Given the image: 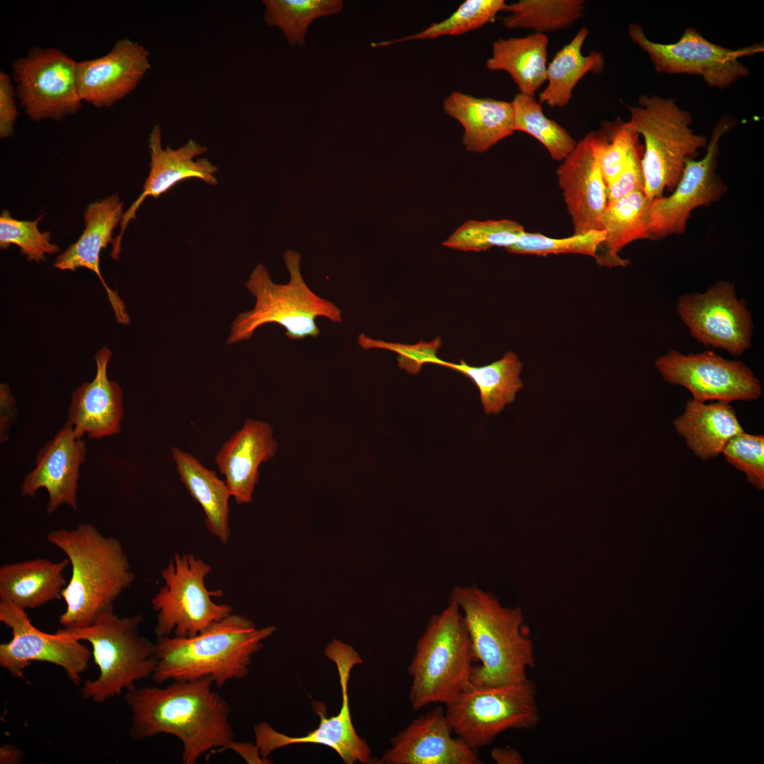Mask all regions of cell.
Masks as SVG:
<instances>
[{"mask_svg": "<svg viewBox=\"0 0 764 764\" xmlns=\"http://www.w3.org/2000/svg\"><path fill=\"white\" fill-rule=\"evenodd\" d=\"M357 342L364 349L378 348L397 353L399 367L412 374L420 372L422 366L425 364L440 365L442 361V359L436 355L441 345L440 337L428 342L421 340L415 345H405L371 339L364 333H361L358 337Z\"/></svg>", "mask_w": 764, "mask_h": 764, "instance_id": "cell-42", "label": "cell"}, {"mask_svg": "<svg viewBox=\"0 0 764 764\" xmlns=\"http://www.w3.org/2000/svg\"><path fill=\"white\" fill-rule=\"evenodd\" d=\"M264 20L279 28L291 46L303 45L308 27L317 18L340 13L342 0H264Z\"/></svg>", "mask_w": 764, "mask_h": 764, "instance_id": "cell-35", "label": "cell"}, {"mask_svg": "<svg viewBox=\"0 0 764 764\" xmlns=\"http://www.w3.org/2000/svg\"><path fill=\"white\" fill-rule=\"evenodd\" d=\"M654 364L664 381L685 387L698 402L750 401L762 395L760 381L745 364L712 351L683 354L670 350Z\"/></svg>", "mask_w": 764, "mask_h": 764, "instance_id": "cell-15", "label": "cell"}, {"mask_svg": "<svg viewBox=\"0 0 764 764\" xmlns=\"http://www.w3.org/2000/svg\"><path fill=\"white\" fill-rule=\"evenodd\" d=\"M650 202L644 191L639 190L608 203L601 221L606 237L595 258L598 265L625 267L629 262L619 256L620 250L632 241L649 239L647 209Z\"/></svg>", "mask_w": 764, "mask_h": 764, "instance_id": "cell-31", "label": "cell"}, {"mask_svg": "<svg viewBox=\"0 0 764 764\" xmlns=\"http://www.w3.org/2000/svg\"><path fill=\"white\" fill-rule=\"evenodd\" d=\"M16 416L17 411L15 400L12 398L8 387L1 384L0 414V438L1 443L7 440L8 431L16 419Z\"/></svg>", "mask_w": 764, "mask_h": 764, "instance_id": "cell-45", "label": "cell"}, {"mask_svg": "<svg viewBox=\"0 0 764 764\" xmlns=\"http://www.w3.org/2000/svg\"><path fill=\"white\" fill-rule=\"evenodd\" d=\"M524 231L521 224L509 219L469 220L458 228L442 245L462 251H482L492 247L506 249L514 244Z\"/></svg>", "mask_w": 764, "mask_h": 764, "instance_id": "cell-38", "label": "cell"}, {"mask_svg": "<svg viewBox=\"0 0 764 764\" xmlns=\"http://www.w3.org/2000/svg\"><path fill=\"white\" fill-rule=\"evenodd\" d=\"M643 153L644 146L639 144L632 151L626 165L616 179L607 187L608 203L633 192L643 190Z\"/></svg>", "mask_w": 764, "mask_h": 764, "instance_id": "cell-43", "label": "cell"}, {"mask_svg": "<svg viewBox=\"0 0 764 764\" xmlns=\"http://www.w3.org/2000/svg\"><path fill=\"white\" fill-rule=\"evenodd\" d=\"M212 678L173 681L164 688L143 686L128 691L129 735L142 741L170 734L183 746L182 761L195 764L204 754L228 750L235 741L230 705L212 688Z\"/></svg>", "mask_w": 764, "mask_h": 764, "instance_id": "cell-1", "label": "cell"}, {"mask_svg": "<svg viewBox=\"0 0 764 764\" xmlns=\"http://www.w3.org/2000/svg\"><path fill=\"white\" fill-rule=\"evenodd\" d=\"M228 750L235 751L248 763H270V760L261 757L255 743H240L234 741Z\"/></svg>", "mask_w": 764, "mask_h": 764, "instance_id": "cell-46", "label": "cell"}, {"mask_svg": "<svg viewBox=\"0 0 764 764\" xmlns=\"http://www.w3.org/2000/svg\"><path fill=\"white\" fill-rule=\"evenodd\" d=\"M507 6L504 0H466L447 18L434 23L424 30L398 39L371 42L372 47L415 40L434 39L444 35H459L477 30L492 22Z\"/></svg>", "mask_w": 764, "mask_h": 764, "instance_id": "cell-37", "label": "cell"}, {"mask_svg": "<svg viewBox=\"0 0 764 764\" xmlns=\"http://www.w3.org/2000/svg\"><path fill=\"white\" fill-rule=\"evenodd\" d=\"M445 705L453 732L475 750L507 730L534 728L540 717L536 688L528 678L494 687L470 684Z\"/></svg>", "mask_w": 764, "mask_h": 764, "instance_id": "cell-9", "label": "cell"}, {"mask_svg": "<svg viewBox=\"0 0 764 764\" xmlns=\"http://www.w3.org/2000/svg\"><path fill=\"white\" fill-rule=\"evenodd\" d=\"M604 231H592L564 238H553L538 233L524 231L516 241L507 248L511 253L547 256L550 254L575 253L596 258L597 251L604 241Z\"/></svg>", "mask_w": 764, "mask_h": 764, "instance_id": "cell-39", "label": "cell"}, {"mask_svg": "<svg viewBox=\"0 0 764 764\" xmlns=\"http://www.w3.org/2000/svg\"><path fill=\"white\" fill-rule=\"evenodd\" d=\"M585 9L583 0H520L507 4L502 18L509 29L526 28L545 34L566 29L579 21Z\"/></svg>", "mask_w": 764, "mask_h": 764, "instance_id": "cell-34", "label": "cell"}, {"mask_svg": "<svg viewBox=\"0 0 764 764\" xmlns=\"http://www.w3.org/2000/svg\"><path fill=\"white\" fill-rule=\"evenodd\" d=\"M141 615L120 617L110 609L91 625L62 628L56 632L89 642L99 675L86 681L83 699L103 704L123 690L136 688V682L152 676L157 664L156 644L141 635Z\"/></svg>", "mask_w": 764, "mask_h": 764, "instance_id": "cell-7", "label": "cell"}, {"mask_svg": "<svg viewBox=\"0 0 764 764\" xmlns=\"http://www.w3.org/2000/svg\"><path fill=\"white\" fill-rule=\"evenodd\" d=\"M0 621L12 632L11 639L0 644V666L13 677L23 678L33 661L48 662L62 667L71 682L79 685L92 655L81 641L40 631L25 610L8 603L0 601Z\"/></svg>", "mask_w": 764, "mask_h": 764, "instance_id": "cell-17", "label": "cell"}, {"mask_svg": "<svg viewBox=\"0 0 764 764\" xmlns=\"http://www.w3.org/2000/svg\"><path fill=\"white\" fill-rule=\"evenodd\" d=\"M736 124L732 116L721 117L712 131L705 155L699 160L687 161L669 196L651 200L647 209L649 239L683 233L693 209L716 202L726 193L727 187L717 173L719 142Z\"/></svg>", "mask_w": 764, "mask_h": 764, "instance_id": "cell-14", "label": "cell"}, {"mask_svg": "<svg viewBox=\"0 0 764 764\" xmlns=\"http://www.w3.org/2000/svg\"><path fill=\"white\" fill-rule=\"evenodd\" d=\"M627 108L644 140L643 191L649 200L660 198L665 190H674L687 161L695 159L708 139L694 132L690 112L673 98L642 95L637 105Z\"/></svg>", "mask_w": 764, "mask_h": 764, "instance_id": "cell-8", "label": "cell"}, {"mask_svg": "<svg viewBox=\"0 0 764 764\" xmlns=\"http://www.w3.org/2000/svg\"><path fill=\"white\" fill-rule=\"evenodd\" d=\"M123 203L117 193L96 201L83 214L85 229L78 241L59 255L54 267L61 270L75 271L84 267L93 272L105 289L117 323L129 324L130 318L125 303L117 291L106 284L100 270V253L113 242L112 232L123 216Z\"/></svg>", "mask_w": 764, "mask_h": 764, "instance_id": "cell-25", "label": "cell"}, {"mask_svg": "<svg viewBox=\"0 0 764 764\" xmlns=\"http://www.w3.org/2000/svg\"><path fill=\"white\" fill-rule=\"evenodd\" d=\"M150 151V171L143 185L141 195L124 213L118 236L112 242L111 257L119 259L122 236L132 219H136V212L147 197L158 198L179 182L198 178L216 185L218 180L214 174L218 168L205 158L194 160L195 156L204 154L207 149L190 139L183 146L173 149L170 146L162 147L161 132L158 125H154L149 137Z\"/></svg>", "mask_w": 764, "mask_h": 764, "instance_id": "cell-21", "label": "cell"}, {"mask_svg": "<svg viewBox=\"0 0 764 764\" xmlns=\"http://www.w3.org/2000/svg\"><path fill=\"white\" fill-rule=\"evenodd\" d=\"M47 540L62 550L71 565V576L62 592L65 611L59 618L64 628L92 625L135 580L120 540L103 536L93 525L52 530Z\"/></svg>", "mask_w": 764, "mask_h": 764, "instance_id": "cell-2", "label": "cell"}, {"mask_svg": "<svg viewBox=\"0 0 764 764\" xmlns=\"http://www.w3.org/2000/svg\"><path fill=\"white\" fill-rule=\"evenodd\" d=\"M171 455L181 482L204 512L207 528L226 545L231 536L229 499L231 497L226 482L196 457L178 447L171 448Z\"/></svg>", "mask_w": 764, "mask_h": 764, "instance_id": "cell-29", "label": "cell"}, {"mask_svg": "<svg viewBox=\"0 0 764 764\" xmlns=\"http://www.w3.org/2000/svg\"><path fill=\"white\" fill-rule=\"evenodd\" d=\"M673 424L702 461L718 456L732 437L744 432L732 406L723 401L705 404L688 400L684 413Z\"/></svg>", "mask_w": 764, "mask_h": 764, "instance_id": "cell-28", "label": "cell"}, {"mask_svg": "<svg viewBox=\"0 0 764 764\" xmlns=\"http://www.w3.org/2000/svg\"><path fill=\"white\" fill-rule=\"evenodd\" d=\"M546 34L499 38L486 60V68L508 73L522 94L534 96L546 81L548 46Z\"/></svg>", "mask_w": 764, "mask_h": 764, "instance_id": "cell-30", "label": "cell"}, {"mask_svg": "<svg viewBox=\"0 0 764 764\" xmlns=\"http://www.w3.org/2000/svg\"><path fill=\"white\" fill-rule=\"evenodd\" d=\"M441 366L456 371L470 378L478 388L481 403L486 414L497 415L514 401L523 387L520 378L523 364L512 351L488 365L473 366L461 360L459 364L444 361Z\"/></svg>", "mask_w": 764, "mask_h": 764, "instance_id": "cell-33", "label": "cell"}, {"mask_svg": "<svg viewBox=\"0 0 764 764\" xmlns=\"http://www.w3.org/2000/svg\"><path fill=\"white\" fill-rule=\"evenodd\" d=\"M16 92L10 76L0 71V137L1 139L13 134L14 127L18 116L16 104Z\"/></svg>", "mask_w": 764, "mask_h": 764, "instance_id": "cell-44", "label": "cell"}, {"mask_svg": "<svg viewBox=\"0 0 764 764\" xmlns=\"http://www.w3.org/2000/svg\"><path fill=\"white\" fill-rule=\"evenodd\" d=\"M475 662L471 640L458 606L450 601L432 616L419 638L408 667L409 699L417 711L432 703L446 704L470 684Z\"/></svg>", "mask_w": 764, "mask_h": 764, "instance_id": "cell-6", "label": "cell"}, {"mask_svg": "<svg viewBox=\"0 0 764 764\" xmlns=\"http://www.w3.org/2000/svg\"><path fill=\"white\" fill-rule=\"evenodd\" d=\"M325 655L337 668L342 691V705L338 714L327 717L326 705L320 701L312 702L313 712L320 717L318 727L302 736H291L276 731L266 722L254 727L255 744L261 757L280 748L296 743H316L328 746L336 751L346 764L357 762L375 763L366 740L360 737L352 724L347 685L352 668L362 662L358 652L350 645L334 639L325 649Z\"/></svg>", "mask_w": 764, "mask_h": 764, "instance_id": "cell-12", "label": "cell"}, {"mask_svg": "<svg viewBox=\"0 0 764 764\" xmlns=\"http://www.w3.org/2000/svg\"><path fill=\"white\" fill-rule=\"evenodd\" d=\"M276 630L257 629L246 617L231 613L192 637H158L152 679L161 684L209 677L221 688L248 675L253 656Z\"/></svg>", "mask_w": 764, "mask_h": 764, "instance_id": "cell-3", "label": "cell"}, {"mask_svg": "<svg viewBox=\"0 0 764 764\" xmlns=\"http://www.w3.org/2000/svg\"><path fill=\"white\" fill-rule=\"evenodd\" d=\"M86 456L85 442L76 437L73 427L66 422L39 451L35 468L21 484V494L33 497L38 490L45 488L49 494L47 514L63 504L76 511L79 467Z\"/></svg>", "mask_w": 764, "mask_h": 764, "instance_id": "cell-22", "label": "cell"}, {"mask_svg": "<svg viewBox=\"0 0 764 764\" xmlns=\"http://www.w3.org/2000/svg\"><path fill=\"white\" fill-rule=\"evenodd\" d=\"M69 563V559L37 558L1 566L0 601L26 610L59 598L67 584L63 572Z\"/></svg>", "mask_w": 764, "mask_h": 764, "instance_id": "cell-27", "label": "cell"}, {"mask_svg": "<svg viewBox=\"0 0 764 764\" xmlns=\"http://www.w3.org/2000/svg\"><path fill=\"white\" fill-rule=\"evenodd\" d=\"M677 311L690 335L705 346L741 355L751 347L753 323L732 282L719 281L704 293L682 295Z\"/></svg>", "mask_w": 764, "mask_h": 764, "instance_id": "cell-16", "label": "cell"}, {"mask_svg": "<svg viewBox=\"0 0 764 764\" xmlns=\"http://www.w3.org/2000/svg\"><path fill=\"white\" fill-rule=\"evenodd\" d=\"M150 68L145 47L127 37L118 40L105 55L77 62L81 98L97 108L110 107L132 93Z\"/></svg>", "mask_w": 764, "mask_h": 764, "instance_id": "cell-19", "label": "cell"}, {"mask_svg": "<svg viewBox=\"0 0 764 764\" xmlns=\"http://www.w3.org/2000/svg\"><path fill=\"white\" fill-rule=\"evenodd\" d=\"M290 280L286 284L274 283L268 270L258 264L245 286L255 296L253 309L238 314L233 320L227 344L250 339L255 330L267 323H277L286 330L290 340L317 337L320 330L316 323L325 317L332 323L342 322L341 310L332 301L311 291L300 271V255L287 250L284 255Z\"/></svg>", "mask_w": 764, "mask_h": 764, "instance_id": "cell-5", "label": "cell"}, {"mask_svg": "<svg viewBox=\"0 0 764 764\" xmlns=\"http://www.w3.org/2000/svg\"><path fill=\"white\" fill-rule=\"evenodd\" d=\"M628 35L649 57L657 73L697 75L710 87L727 88L747 77L743 57L763 52V43L733 50L707 40L693 27H687L679 40L664 44L651 40L638 23L628 25Z\"/></svg>", "mask_w": 764, "mask_h": 764, "instance_id": "cell-11", "label": "cell"}, {"mask_svg": "<svg viewBox=\"0 0 764 764\" xmlns=\"http://www.w3.org/2000/svg\"><path fill=\"white\" fill-rule=\"evenodd\" d=\"M449 600L461 610L475 661L480 662L473 667L470 684L494 687L528 679L535 654L521 608L502 606L492 594L475 585L454 587Z\"/></svg>", "mask_w": 764, "mask_h": 764, "instance_id": "cell-4", "label": "cell"}, {"mask_svg": "<svg viewBox=\"0 0 764 764\" xmlns=\"http://www.w3.org/2000/svg\"><path fill=\"white\" fill-rule=\"evenodd\" d=\"M602 141L601 128L588 133L556 171L574 235L603 231L601 221L608 197L600 165Z\"/></svg>", "mask_w": 764, "mask_h": 764, "instance_id": "cell-18", "label": "cell"}, {"mask_svg": "<svg viewBox=\"0 0 764 764\" xmlns=\"http://www.w3.org/2000/svg\"><path fill=\"white\" fill-rule=\"evenodd\" d=\"M445 710L438 706L413 719L390 739L378 764H480L477 750L452 736Z\"/></svg>", "mask_w": 764, "mask_h": 764, "instance_id": "cell-20", "label": "cell"}, {"mask_svg": "<svg viewBox=\"0 0 764 764\" xmlns=\"http://www.w3.org/2000/svg\"><path fill=\"white\" fill-rule=\"evenodd\" d=\"M41 215L35 221H21L11 217L7 210L0 216V247L8 248L11 244L18 245L28 260L39 262L45 260V254H54L59 250L57 245L50 243V233H41L38 223Z\"/></svg>", "mask_w": 764, "mask_h": 764, "instance_id": "cell-40", "label": "cell"}, {"mask_svg": "<svg viewBox=\"0 0 764 764\" xmlns=\"http://www.w3.org/2000/svg\"><path fill=\"white\" fill-rule=\"evenodd\" d=\"M443 110L462 125L463 144L470 152L482 153L514 132L511 102L453 91Z\"/></svg>", "mask_w": 764, "mask_h": 764, "instance_id": "cell-26", "label": "cell"}, {"mask_svg": "<svg viewBox=\"0 0 764 764\" xmlns=\"http://www.w3.org/2000/svg\"><path fill=\"white\" fill-rule=\"evenodd\" d=\"M211 571L204 560L187 553L175 554L161 569L163 585L151 599L157 637H192L232 613L231 606L212 599L221 592L207 588Z\"/></svg>", "mask_w": 764, "mask_h": 764, "instance_id": "cell-10", "label": "cell"}, {"mask_svg": "<svg viewBox=\"0 0 764 764\" xmlns=\"http://www.w3.org/2000/svg\"><path fill=\"white\" fill-rule=\"evenodd\" d=\"M77 62L54 47H30L12 64L16 92L26 115L59 121L81 108Z\"/></svg>", "mask_w": 764, "mask_h": 764, "instance_id": "cell-13", "label": "cell"}, {"mask_svg": "<svg viewBox=\"0 0 764 764\" xmlns=\"http://www.w3.org/2000/svg\"><path fill=\"white\" fill-rule=\"evenodd\" d=\"M277 448L270 424L246 419L219 450L214 461L236 504L251 502L259 482V467L273 458Z\"/></svg>", "mask_w": 764, "mask_h": 764, "instance_id": "cell-23", "label": "cell"}, {"mask_svg": "<svg viewBox=\"0 0 764 764\" xmlns=\"http://www.w3.org/2000/svg\"><path fill=\"white\" fill-rule=\"evenodd\" d=\"M726 461L745 473L755 487L764 485V436L744 432L735 435L722 452Z\"/></svg>", "mask_w": 764, "mask_h": 764, "instance_id": "cell-41", "label": "cell"}, {"mask_svg": "<svg viewBox=\"0 0 764 764\" xmlns=\"http://www.w3.org/2000/svg\"><path fill=\"white\" fill-rule=\"evenodd\" d=\"M514 130L527 133L537 139L555 161H562L574 148L577 141L556 121L543 113L534 96L517 93L511 101Z\"/></svg>", "mask_w": 764, "mask_h": 764, "instance_id": "cell-36", "label": "cell"}, {"mask_svg": "<svg viewBox=\"0 0 764 764\" xmlns=\"http://www.w3.org/2000/svg\"><path fill=\"white\" fill-rule=\"evenodd\" d=\"M589 30L581 27L574 37L562 47L548 64L547 86L538 95V102L550 108H563L569 103L579 81L588 73L601 74L604 69V57L592 51L588 55L581 50Z\"/></svg>", "mask_w": 764, "mask_h": 764, "instance_id": "cell-32", "label": "cell"}, {"mask_svg": "<svg viewBox=\"0 0 764 764\" xmlns=\"http://www.w3.org/2000/svg\"><path fill=\"white\" fill-rule=\"evenodd\" d=\"M111 352L104 346L94 356L96 374L90 383L81 385L72 394L68 422L78 439L88 434L99 439L120 432L124 410L122 390L107 374Z\"/></svg>", "mask_w": 764, "mask_h": 764, "instance_id": "cell-24", "label": "cell"}, {"mask_svg": "<svg viewBox=\"0 0 764 764\" xmlns=\"http://www.w3.org/2000/svg\"><path fill=\"white\" fill-rule=\"evenodd\" d=\"M491 758L497 764H521L523 763V759L519 752L509 746L492 748Z\"/></svg>", "mask_w": 764, "mask_h": 764, "instance_id": "cell-47", "label": "cell"}, {"mask_svg": "<svg viewBox=\"0 0 764 764\" xmlns=\"http://www.w3.org/2000/svg\"><path fill=\"white\" fill-rule=\"evenodd\" d=\"M23 753L21 749L11 744H5L0 748V763L13 764L21 763Z\"/></svg>", "mask_w": 764, "mask_h": 764, "instance_id": "cell-48", "label": "cell"}]
</instances>
